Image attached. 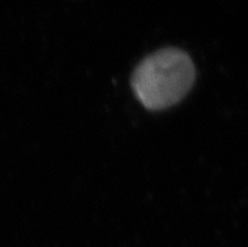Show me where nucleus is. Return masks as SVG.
<instances>
[{
    "instance_id": "nucleus-1",
    "label": "nucleus",
    "mask_w": 248,
    "mask_h": 247,
    "mask_svg": "<svg viewBox=\"0 0 248 247\" xmlns=\"http://www.w3.org/2000/svg\"><path fill=\"white\" fill-rule=\"evenodd\" d=\"M194 80L195 68L190 57L178 48H164L139 63L131 84L145 107L163 110L179 102Z\"/></svg>"
}]
</instances>
